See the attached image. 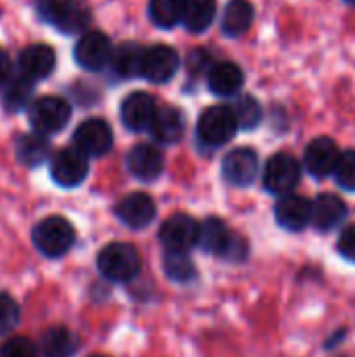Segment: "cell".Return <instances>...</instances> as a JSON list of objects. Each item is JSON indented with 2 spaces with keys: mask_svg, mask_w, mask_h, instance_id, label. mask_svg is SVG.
Returning a JSON list of instances; mask_svg holds the SVG:
<instances>
[{
  "mask_svg": "<svg viewBox=\"0 0 355 357\" xmlns=\"http://www.w3.org/2000/svg\"><path fill=\"white\" fill-rule=\"evenodd\" d=\"M163 270L167 274V278H172L174 282H190L197 276V268L192 264V259L188 257V253L184 251H165L163 257Z\"/></svg>",
  "mask_w": 355,
  "mask_h": 357,
  "instance_id": "30",
  "label": "cell"
},
{
  "mask_svg": "<svg viewBox=\"0 0 355 357\" xmlns=\"http://www.w3.org/2000/svg\"><path fill=\"white\" fill-rule=\"evenodd\" d=\"M90 357H107V356H90Z\"/></svg>",
  "mask_w": 355,
  "mask_h": 357,
  "instance_id": "38",
  "label": "cell"
},
{
  "mask_svg": "<svg viewBox=\"0 0 355 357\" xmlns=\"http://www.w3.org/2000/svg\"><path fill=\"white\" fill-rule=\"evenodd\" d=\"M339 159H341V151L337 142L333 138L320 136L308 144L303 155V165L314 178H326L335 174Z\"/></svg>",
  "mask_w": 355,
  "mask_h": 357,
  "instance_id": "15",
  "label": "cell"
},
{
  "mask_svg": "<svg viewBox=\"0 0 355 357\" xmlns=\"http://www.w3.org/2000/svg\"><path fill=\"white\" fill-rule=\"evenodd\" d=\"M236 130H239V121H236L234 109L224 107V105L205 109L197 121V136L207 146L226 144L228 140H232Z\"/></svg>",
  "mask_w": 355,
  "mask_h": 357,
  "instance_id": "5",
  "label": "cell"
},
{
  "mask_svg": "<svg viewBox=\"0 0 355 357\" xmlns=\"http://www.w3.org/2000/svg\"><path fill=\"white\" fill-rule=\"evenodd\" d=\"M157 102L149 92H132L123 98L119 115L130 132H146L157 115Z\"/></svg>",
  "mask_w": 355,
  "mask_h": 357,
  "instance_id": "14",
  "label": "cell"
},
{
  "mask_svg": "<svg viewBox=\"0 0 355 357\" xmlns=\"http://www.w3.org/2000/svg\"><path fill=\"white\" fill-rule=\"evenodd\" d=\"M98 272L111 282H130L140 274V255L128 243H111L96 257Z\"/></svg>",
  "mask_w": 355,
  "mask_h": 357,
  "instance_id": "3",
  "label": "cell"
},
{
  "mask_svg": "<svg viewBox=\"0 0 355 357\" xmlns=\"http://www.w3.org/2000/svg\"><path fill=\"white\" fill-rule=\"evenodd\" d=\"M199 247L216 257L222 259H232L241 261L249 253V245L243 236L234 234L224 220L220 218H207L201 224V236H199Z\"/></svg>",
  "mask_w": 355,
  "mask_h": 357,
  "instance_id": "1",
  "label": "cell"
},
{
  "mask_svg": "<svg viewBox=\"0 0 355 357\" xmlns=\"http://www.w3.org/2000/svg\"><path fill=\"white\" fill-rule=\"evenodd\" d=\"M257 167H259V159L257 153L249 146H241L230 151L224 161H222V176L230 186H251L255 176H257Z\"/></svg>",
  "mask_w": 355,
  "mask_h": 357,
  "instance_id": "13",
  "label": "cell"
},
{
  "mask_svg": "<svg viewBox=\"0 0 355 357\" xmlns=\"http://www.w3.org/2000/svg\"><path fill=\"white\" fill-rule=\"evenodd\" d=\"M335 180L343 190H355V151H345L341 153V159L335 169Z\"/></svg>",
  "mask_w": 355,
  "mask_h": 357,
  "instance_id": "32",
  "label": "cell"
},
{
  "mask_svg": "<svg viewBox=\"0 0 355 357\" xmlns=\"http://www.w3.org/2000/svg\"><path fill=\"white\" fill-rule=\"evenodd\" d=\"M180 67V54L176 48L167 44H155L151 48H144L142 61H140V77L153 82V84H165L169 82Z\"/></svg>",
  "mask_w": 355,
  "mask_h": 357,
  "instance_id": "10",
  "label": "cell"
},
{
  "mask_svg": "<svg viewBox=\"0 0 355 357\" xmlns=\"http://www.w3.org/2000/svg\"><path fill=\"white\" fill-rule=\"evenodd\" d=\"M142 52L144 48H140L134 42H126L121 44L115 52H113V69L119 77H134L140 75V61H142Z\"/></svg>",
  "mask_w": 355,
  "mask_h": 357,
  "instance_id": "28",
  "label": "cell"
},
{
  "mask_svg": "<svg viewBox=\"0 0 355 357\" xmlns=\"http://www.w3.org/2000/svg\"><path fill=\"white\" fill-rule=\"evenodd\" d=\"M216 19V0H184L182 23L188 31L201 33Z\"/></svg>",
  "mask_w": 355,
  "mask_h": 357,
  "instance_id": "26",
  "label": "cell"
},
{
  "mask_svg": "<svg viewBox=\"0 0 355 357\" xmlns=\"http://www.w3.org/2000/svg\"><path fill=\"white\" fill-rule=\"evenodd\" d=\"M199 236H201V224L186 213L169 215L159 230V241L165 247V251L188 253L192 247L199 245Z\"/></svg>",
  "mask_w": 355,
  "mask_h": 357,
  "instance_id": "8",
  "label": "cell"
},
{
  "mask_svg": "<svg viewBox=\"0 0 355 357\" xmlns=\"http://www.w3.org/2000/svg\"><path fill=\"white\" fill-rule=\"evenodd\" d=\"M184 0H151L149 2V17L157 27L169 29L182 21Z\"/></svg>",
  "mask_w": 355,
  "mask_h": 357,
  "instance_id": "29",
  "label": "cell"
},
{
  "mask_svg": "<svg viewBox=\"0 0 355 357\" xmlns=\"http://www.w3.org/2000/svg\"><path fill=\"white\" fill-rule=\"evenodd\" d=\"M243 82H245V73L243 69L232 63V61H224V63H216L211 69H209V75H207V86L209 90L216 94V96H234L241 88H243Z\"/></svg>",
  "mask_w": 355,
  "mask_h": 357,
  "instance_id": "21",
  "label": "cell"
},
{
  "mask_svg": "<svg viewBox=\"0 0 355 357\" xmlns=\"http://www.w3.org/2000/svg\"><path fill=\"white\" fill-rule=\"evenodd\" d=\"M40 349L44 357H73L77 351V337L65 326H52L42 335Z\"/></svg>",
  "mask_w": 355,
  "mask_h": 357,
  "instance_id": "25",
  "label": "cell"
},
{
  "mask_svg": "<svg viewBox=\"0 0 355 357\" xmlns=\"http://www.w3.org/2000/svg\"><path fill=\"white\" fill-rule=\"evenodd\" d=\"M0 357H38V347L25 337H10L0 345Z\"/></svg>",
  "mask_w": 355,
  "mask_h": 357,
  "instance_id": "34",
  "label": "cell"
},
{
  "mask_svg": "<svg viewBox=\"0 0 355 357\" xmlns=\"http://www.w3.org/2000/svg\"><path fill=\"white\" fill-rule=\"evenodd\" d=\"M29 123L36 132L48 136V134H56L61 132L71 117V107L65 98L61 96H40L29 105Z\"/></svg>",
  "mask_w": 355,
  "mask_h": 357,
  "instance_id": "6",
  "label": "cell"
},
{
  "mask_svg": "<svg viewBox=\"0 0 355 357\" xmlns=\"http://www.w3.org/2000/svg\"><path fill=\"white\" fill-rule=\"evenodd\" d=\"M337 249H339L341 257H345L347 261H355V224L343 228V232L337 241Z\"/></svg>",
  "mask_w": 355,
  "mask_h": 357,
  "instance_id": "35",
  "label": "cell"
},
{
  "mask_svg": "<svg viewBox=\"0 0 355 357\" xmlns=\"http://www.w3.org/2000/svg\"><path fill=\"white\" fill-rule=\"evenodd\" d=\"M115 215L128 228L140 230V228H146L149 224H153V220L157 215V207L149 195L132 192L115 205Z\"/></svg>",
  "mask_w": 355,
  "mask_h": 357,
  "instance_id": "16",
  "label": "cell"
},
{
  "mask_svg": "<svg viewBox=\"0 0 355 357\" xmlns=\"http://www.w3.org/2000/svg\"><path fill=\"white\" fill-rule=\"evenodd\" d=\"M151 134L161 144H176L184 136V115L178 107L163 105L157 109V115L151 126Z\"/></svg>",
  "mask_w": 355,
  "mask_h": 357,
  "instance_id": "22",
  "label": "cell"
},
{
  "mask_svg": "<svg viewBox=\"0 0 355 357\" xmlns=\"http://www.w3.org/2000/svg\"><path fill=\"white\" fill-rule=\"evenodd\" d=\"M38 15L63 33L84 31L90 21L86 4L75 0H36Z\"/></svg>",
  "mask_w": 355,
  "mask_h": 357,
  "instance_id": "4",
  "label": "cell"
},
{
  "mask_svg": "<svg viewBox=\"0 0 355 357\" xmlns=\"http://www.w3.org/2000/svg\"><path fill=\"white\" fill-rule=\"evenodd\" d=\"M31 241L33 247L50 259L63 257L75 243V230L73 226L61 218V215H50L38 222L31 230Z\"/></svg>",
  "mask_w": 355,
  "mask_h": 357,
  "instance_id": "2",
  "label": "cell"
},
{
  "mask_svg": "<svg viewBox=\"0 0 355 357\" xmlns=\"http://www.w3.org/2000/svg\"><path fill=\"white\" fill-rule=\"evenodd\" d=\"M234 115H236V121H239V128L241 130H253L259 126L262 117H264V111H262V105L257 102V98L253 96H241L236 107H234Z\"/></svg>",
  "mask_w": 355,
  "mask_h": 357,
  "instance_id": "31",
  "label": "cell"
},
{
  "mask_svg": "<svg viewBox=\"0 0 355 357\" xmlns=\"http://www.w3.org/2000/svg\"><path fill=\"white\" fill-rule=\"evenodd\" d=\"M10 75H13V63H10V56L0 48V86H6L10 82Z\"/></svg>",
  "mask_w": 355,
  "mask_h": 357,
  "instance_id": "36",
  "label": "cell"
},
{
  "mask_svg": "<svg viewBox=\"0 0 355 357\" xmlns=\"http://www.w3.org/2000/svg\"><path fill=\"white\" fill-rule=\"evenodd\" d=\"M301 180V163L289 153H276L270 157L264 169V188L272 195H291Z\"/></svg>",
  "mask_w": 355,
  "mask_h": 357,
  "instance_id": "7",
  "label": "cell"
},
{
  "mask_svg": "<svg viewBox=\"0 0 355 357\" xmlns=\"http://www.w3.org/2000/svg\"><path fill=\"white\" fill-rule=\"evenodd\" d=\"M73 144L86 157H103L113 146V130L105 119H86L75 128Z\"/></svg>",
  "mask_w": 355,
  "mask_h": 357,
  "instance_id": "11",
  "label": "cell"
},
{
  "mask_svg": "<svg viewBox=\"0 0 355 357\" xmlns=\"http://www.w3.org/2000/svg\"><path fill=\"white\" fill-rule=\"evenodd\" d=\"M19 316L21 314H19L17 301L10 295L0 293V337L15 331V326L19 324Z\"/></svg>",
  "mask_w": 355,
  "mask_h": 357,
  "instance_id": "33",
  "label": "cell"
},
{
  "mask_svg": "<svg viewBox=\"0 0 355 357\" xmlns=\"http://www.w3.org/2000/svg\"><path fill=\"white\" fill-rule=\"evenodd\" d=\"M56 67V54L48 44H31L19 54V73L38 82L48 77Z\"/></svg>",
  "mask_w": 355,
  "mask_h": 357,
  "instance_id": "19",
  "label": "cell"
},
{
  "mask_svg": "<svg viewBox=\"0 0 355 357\" xmlns=\"http://www.w3.org/2000/svg\"><path fill=\"white\" fill-rule=\"evenodd\" d=\"M274 218L280 228L301 232L312 224V201L299 195H285L274 207Z\"/></svg>",
  "mask_w": 355,
  "mask_h": 357,
  "instance_id": "17",
  "label": "cell"
},
{
  "mask_svg": "<svg viewBox=\"0 0 355 357\" xmlns=\"http://www.w3.org/2000/svg\"><path fill=\"white\" fill-rule=\"evenodd\" d=\"M50 176L63 188L80 186L88 176V157L73 149H61L50 159Z\"/></svg>",
  "mask_w": 355,
  "mask_h": 357,
  "instance_id": "12",
  "label": "cell"
},
{
  "mask_svg": "<svg viewBox=\"0 0 355 357\" xmlns=\"http://www.w3.org/2000/svg\"><path fill=\"white\" fill-rule=\"evenodd\" d=\"M345 2H349V4H355V0H345Z\"/></svg>",
  "mask_w": 355,
  "mask_h": 357,
  "instance_id": "37",
  "label": "cell"
},
{
  "mask_svg": "<svg viewBox=\"0 0 355 357\" xmlns=\"http://www.w3.org/2000/svg\"><path fill=\"white\" fill-rule=\"evenodd\" d=\"M128 172L140 182H153L163 172V153L153 144H136L126 159Z\"/></svg>",
  "mask_w": 355,
  "mask_h": 357,
  "instance_id": "18",
  "label": "cell"
},
{
  "mask_svg": "<svg viewBox=\"0 0 355 357\" xmlns=\"http://www.w3.org/2000/svg\"><path fill=\"white\" fill-rule=\"evenodd\" d=\"M253 4L249 0H230L222 13V31L230 38L245 33L253 23Z\"/></svg>",
  "mask_w": 355,
  "mask_h": 357,
  "instance_id": "24",
  "label": "cell"
},
{
  "mask_svg": "<svg viewBox=\"0 0 355 357\" xmlns=\"http://www.w3.org/2000/svg\"><path fill=\"white\" fill-rule=\"evenodd\" d=\"M347 218V205L341 197L324 192L312 203V224L320 232H331Z\"/></svg>",
  "mask_w": 355,
  "mask_h": 357,
  "instance_id": "20",
  "label": "cell"
},
{
  "mask_svg": "<svg viewBox=\"0 0 355 357\" xmlns=\"http://www.w3.org/2000/svg\"><path fill=\"white\" fill-rule=\"evenodd\" d=\"M15 155H17V161L21 165L38 167V165H42L50 157V142L40 132L23 134L15 142Z\"/></svg>",
  "mask_w": 355,
  "mask_h": 357,
  "instance_id": "23",
  "label": "cell"
},
{
  "mask_svg": "<svg viewBox=\"0 0 355 357\" xmlns=\"http://www.w3.org/2000/svg\"><path fill=\"white\" fill-rule=\"evenodd\" d=\"M113 52L115 48L103 31H86L73 48V59L86 71H100L113 61Z\"/></svg>",
  "mask_w": 355,
  "mask_h": 357,
  "instance_id": "9",
  "label": "cell"
},
{
  "mask_svg": "<svg viewBox=\"0 0 355 357\" xmlns=\"http://www.w3.org/2000/svg\"><path fill=\"white\" fill-rule=\"evenodd\" d=\"M33 86H36L33 79L19 73V77H15L13 82H8L4 86V96H2L4 109L10 111V113H17V111L25 109L29 105L31 96H33Z\"/></svg>",
  "mask_w": 355,
  "mask_h": 357,
  "instance_id": "27",
  "label": "cell"
}]
</instances>
